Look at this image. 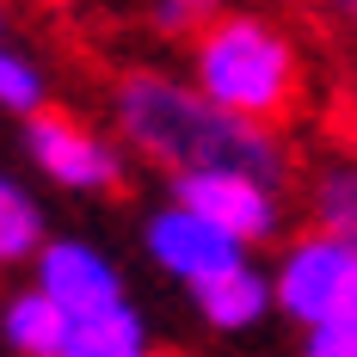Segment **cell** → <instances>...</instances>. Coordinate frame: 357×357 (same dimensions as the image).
I'll use <instances>...</instances> for the list:
<instances>
[{"label":"cell","instance_id":"1","mask_svg":"<svg viewBox=\"0 0 357 357\" xmlns=\"http://www.w3.org/2000/svg\"><path fill=\"white\" fill-rule=\"evenodd\" d=\"M117 130L123 142L142 148L148 160H160L167 173H252L265 185H284L289 178V148L265 130V123H247L234 111L210 105L191 80H173V74H123L117 80Z\"/></svg>","mask_w":357,"mask_h":357},{"label":"cell","instance_id":"2","mask_svg":"<svg viewBox=\"0 0 357 357\" xmlns=\"http://www.w3.org/2000/svg\"><path fill=\"white\" fill-rule=\"evenodd\" d=\"M191 86L210 105L271 130V117L302 99V50L284 25L259 13H222L191 43Z\"/></svg>","mask_w":357,"mask_h":357},{"label":"cell","instance_id":"3","mask_svg":"<svg viewBox=\"0 0 357 357\" xmlns=\"http://www.w3.org/2000/svg\"><path fill=\"white\" fill-rule=\"evenodd\" d=\"M271 296H278V314L302 333H321V326L357 333V247L326 228L296 234L271 265Z\"/></svg>","mask_w":357,"mask_h":357},{"label":"cell","instance_id":"4","mask_svg":"<svg viewBox=\"0 0 357 357\" xmlns=\"http://www.w3.org/2000/svg\"><path fill=\"white\" fill-rule=\"evenodd\" d=\"M173 204L197 210L241 247H265L284 234V185H265L252 173H178Z\"/></svg>","mask_w":357,"mask_h":357},{"label":"cell","instance_id":"5","mask_svg":"<svg viewBox=\"0 0 357 357\" xmlns=\"http://www.w3.org/2000/svg\"><path fill=\"white\" fill-rule=\"evenodd\" d=\"M142 247H148V259H154L167 278H178L185 289H204V284H215V278L252 265L247 247H241L234 234H222L215 222H204V215L185 210V204H167V210L148 215Z\"/></svg>","mask_w":357,"mask_h":357},{"label":"cell","instance_id":"6","mask_svg":"<svg viewBox=\"0 0 357 357\" xmlns=\"http://www.w3.org/2000/svg\"><path fill=\"white\" fill-rule=\"evenodd\" d=\"M37 289L74 326H93V321H105V314H117V308H130L117 265L99 247H86V241H50V247L37 252Z\"/></svg>","mask_w":357,"mask_h":357},{"label":"cell","instance_id":"7","mask_svg":"<svg viewBox=\"0 0 357 357\" xmlns=\"http://www.w3.org/2000/svg\"><path fill=\"white\" fill-rule=\"evenodd\" d=\"M25 148H31L37 167L56 185H68V191H111V185H123V154L105 136H93L86 123H74V117L37 111L31 130H25Z\"/></svg>","mask_w":357,"mask_h":357},{"label":"cell","instance_id":"8","mask_svg":"<svg viewBox=\"0 0 357 357\" xmlns=\"http://www.w3.org/2000/svg\"><path fill=\"white\" fill-rule=\"evenodd\" d=\"M191 302H197V314H204L215 333H247V326H259L278 308L271 271H259V265H241V271H228V278H215V284L191 289Z\"/></svg>","mask_w":357,"mask_h":357},{"label":"cell","instance_id":"9","mask_svg":"<svg viewBox=\"0 0 357 357\" xmlns=\"http://www.w3.org/2000/svg\"><path fill=\"white\" fill-rule=\"evenodd\" d=\"M6 345L19 357H62L74 339V321L43 296V289H31V296H13V308H6Z\"/></svg>","mask_w":357,"mask_h":357},{"label":"cell","instance_id":"10","mask_svg":"<svg viewBox=\"0 0 357 357\" xmlns=\"http://www.w3.org/2000/svg\"><path fill=\"white\" fill-rule=\"evenodd\" d=\"M308 210H314V228L357 247V160H326L308 185Z\"/></svg>","mask_w":357,"mask_h":357},{"label":"cell","instance_id":"11","mask_svg":"<svg viewBox=\"0 0 357 357\" xmlns=\"http://www.w3.org/2000/svg\"><path fill=\"white\" fill-rule=\"evenodd\" d=\"M62 357H154V351H148L142 314L136 308H117V314H105V321H93V326H74Z\"/></svg>","mask_w":357,"mask_h":357},{"label":"cell","instance_id":"12","mask_svg":"<svg viewBox=\"0 0 357 357\" xmlns=\"http://www.w3.org/2000/svg\"><path fill=\"white\" fill-rule=\"evenodd\" d=\"M37 247H43V210L25 197V185H13L0 173V265L31 259Z\"/></svg>","mask_w":357,"mask_h":357},{"label":"cell","instance_id":"13","mask_svg":"<svg viewBox=\"0 0 357 357\" xmlns=\"http://www.w3.org/2000/svg\"><path fill=\"white\" fill-rule=\"evenodd\" d=\"M0 105L6 111H43V74L25 62V56H13V50H0Z\"/></svg>","mask_w":357,"mask_h":357},{"label":"cell","instance_id":"14","mask_svg":"<svg viewBox=\"0 0 357 357\" xmlns=\"http://www.w3.org/2000/svg\"><path fill=\"white\" fill-rule=\"evenodd\" d=\"M222 19V0H154V25L160 31H210Z\"/></svg>","mask_w":357,"mask_h":357},{"label":"cell","instance_id":"15","mask_svg":"<svg viewBox=\"0 0 357 357\" xmlns=\"http://www.w3.org/2000/svg\"><path fill=\"white\" fill-rule=\"evenodd\" d=\"M302 357H357V333L351 326H321V333H308Z\"/></svg>","mask_w":357,"mask_h":357},{"label":"cell","instance_id":"16","mask_svg":"<svg viewBox=\"0 0 357 357\" xmlns=\"http://www.w3.org/2000/svg\"><path fill=\"white\" fill-rule=\"evenodd\" d=\"M326 13H339V19H345V25H357V0H321Z\"/></svg>","mask_w":357,"mask_h":357}]
</instances>
